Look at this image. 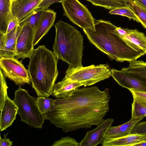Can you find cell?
I'll return each mask as SVG.
<instances>
[{
  "mask_svg": "<svg viewBox=\"0 0 146 146\" xmlns=\"http://www.w3.org/2000/svg\"><path fill=\"white\" fill-rule=\"evenodd\" d=\"M132 133H140L146 136V121L137 123L134 127Z\"/></svg>",
  "mask_w": 146,
  "mask_h": 146,
  "instance_id": "f546056e",
  "label": "cell"
},
{
  "mask_svg": "<svg viewBox=\"0 0 146 146\" xmlns=\"http://www.w3.org/2000/svg\"><path fill=\"white\" fill-rule=\"evenodd\" d=\"M11 0H0V33L6 34L8 23L13 18L11 11Z\"/></svg>",
  "mask_w": 146,
  "mask_h": 146,
  "instance_id": "ffe728a7",
  "label": "cell"
},
{
  "mask_svg": "<svg viewBox=\"0 0 146 146\" xmlns=\"http://www.w3.org/2000/svg\"><path fill=\"white\" fill-rule=\"evenodd\" d=\"M43 0H14L11 3L13 17L19 22L28 16L36 9Z\"/></svg>",
  "mask_w": 146,
  "mask_h": 146,
  "instance_id": "4fadbf2b",
  "label": "cell"
},
{
  "mask_svg": "<svg viewBox=\"0 0 146 146\" xmlns=\"http://www.w3.org/2000/svg\"><path fill=\"white\" fill-rule=\"evenodd\" d=\"M111 76L110 66L107 64L92 65L65 73L63 79L80 84L84 87L92 85Z\"/></svg>",
  "mask_w": 146,
  "mask_h": 146,
  "instance_id": "8992f818",
  "label": "cell"
},
{
  "mask_svg": "<svg viewBox=\"0 0 146 146\" xmlns=\"http://www.w3.org/2000/svg\"><path fill=\"white\" fill-rule=\"evenodd\" d=\"M109 13L111 14L126 17L130 19H132L139 23L134 13L129 7L116 8L111 10L109 12Z\"/></svg>",
  "mask_w": 146,
  "mask_h": 146,
  "instance_id": "d4e9b609",
  "label": "cell"
},
{
  "mask_svg": "<svg viewBox=\"0 0 146 146\" xmlns=\"http://www.w3.org/2000/svg\"><path fill=\"white\" fill-rule=\"evenodd\" d=\"M65 16L83 29L95 30V20L86 6L78 0H64L61 2Z\"/></svg>",
  "mask_w": 146,
  "mask_h": 146,
  "instance_id": "52a82bcc",
  "label": "cell"
},
{
  "mask_svg": "<svg viewBox=\"0 0 146 146\" xmlns=\"http://www.w3.org/2000/svg\"><path fill=\"white\" fill-rule=\"evenodd\" d=\"M28 71L32 87L38 97L53 94L58 72V59L44 45L34 49L29 57Z\"/></svg>",
  "mask_w": 146,
  "mask_h": 146,
  "instance_id": "3957f363",
  "label": "cell"
},
{
  "mask_svg": "<svg viewBox=\"0 0 146 146\" xmlns=\"http://www.w3.org/2000/svg\"><path fill=\"white\" fill-rule=\"evenodd\" d=\"M145 117L131 118L122 125L116 126H111L105 135L103 141L121 137L132 133L136 125Z\"/></svg>",
  "mask_w": 146,
  "mask_h": 146,
  "instance_id": "5bb4252c",
  "label": "cell"
},
{
  "mask_svg": "<svg viewBox=\"0 0 146 146\" xmlns=\"http://www.w3.org/2000/svg\"><path fill=\"white\" fill-rule=\"evenodd\" d=\"M20 86L15 92L13 101L18 108L17 113L21 121L32 127L42 128L46 119L45 114L40 112L36 103V98L31 96Z\"/></svg>",
  "mask_w": 146,
  "mask_h": 146,
  "instance_id": "5b68a950",
  "label": "cell"
},
{
  "mask_svg": "<svg viewBox=\"0 0 146 146\" xmlns=\"http://www.w3.org/2000/svg\"><path fill=\"white\" fill-rule=\"evenodd\" d=\"M64 0H43L38 6V7L43 9H48L52 4L56 3H61Z\"/></svg>",
  "mask_w": 146,
  "mask_h": 146,
  "instance_id": "4dcf8cb0",
  "label": "cell"
},
{
  "mask_svg": "<svg viewBox=\"0 0 146 146\" xmlns=\"http://www.w3.org/2000/svg\"><path fill=\"white\" fill-rule=\"evenodd\" d=\"M114 121L112 118L104 119L96 128L87 131L80 146H96L103 142L105 135Z\"/></svg>",
  "mask_w": 146,
  "mask_h": 146,
  "instance_id": "8fae6325",
  "label": "cell"
},
{
  "mask_svg": "<svg viewBox=\"0 0 146 146\" xmlns=\"http://www.w3.org/2000/svg\"><path fill=\"white\" fill-rule=\"evenodd\" d=\"M19 21L17 19L13 17L8 23L7 33H9L13 30L19 24Z\"/></svg>",
  "mask_w": 146,
  "mask_h": 146,
  "instance_id": "d6a6232c",
  "label": "cell"
},
{
  "mask_svg": "<svg viewBox=\"0 0 146 146\" xmlns=\"http://www.w3.org/2000/svg\"><path fill=\"white\" fill-rule=\"evenodd\" d=\"M0 106L1 111L2 109L5 98L7 95V89L8 87L5 81V77L4 75L2 70L0 68Z\"/></svg>",
  "mask_w": 146,
  "mask_h": 146,
  "instance_id": "4316f807",
  "label": "cell"
},
{
  "mask_svg": "<svg viewBox=\"0 0 146 146\" xmlns=\"http://www.w3.org/2000/svg\"><path fill=\"white\" fill-rule=\"evenodd\" d=\"M22 27L18 24L10 32L6 34V45L3 50L0 53V57H11L16 56L17 38Z\"/></svg>",
  "mask_w": 146,
  "mask_h": 146,
  "instance_id": "d6986e66",
  "label": "cell"
},
{
  "mask_svg": "<svg viewBox=\"0 0 146 146\" xmlns=\"http://www.w3.org/2000/svg\"><path fill=\"white\" fill-rule=\"evenodd\" d=\"M129 7L134 13L139 22L146 29V9L140 6L133 1L130 4Z\"/></svg>",
  "mask_w": 146,
  "mask_h": 146,
  "instance_id": "603a6c76",
  "label": "cell"
},
{
  "mask_svg": "<svg viewBox=\"0 0 146 146\" xmlns=\"http://www.w3.org/2000/svg\"><path fill=\"white\" fill-rule=\"evenodd\" d=\"M56 13L53 10L44 9L34 29L33 47L36 45L53 25Z\"/></svg>",
  "mask_w": 146,
  "mask_h": 146,
  "instance_id": "7c38bea8",
  "label": "cell"
},
{
  "mask_svg": "<svg viewBox=\"0 0 146 146\" xmlns=\"http://www.w3.org/2000/svg\"><path fill=\"white\" fill-rule=\"evenodd\" d=\"M93 5L112 10L121 7H129L133 0H86Z\"/></svg>",
  "mask_w": 146,
  "mask_h": 146,
  "instance_id": "44dd1931",
  "label": "cell"
},
{
  "mask_svg": "<svg viewBox=\"0 0 146 146\" xmlns=\"http://www.w3.org/2000/svg\"><path fill=\"white\" fill-rule=\"evenodd\" d=\"M140 6L146 9V0H133Z\"/></svg>",
  "mask_w": 146,
  "mask_h": 146,
  "instance_id": "e575fe53",
  "label": "cell"
},
{
  "mask_svg": "<svg viewBox=\"0 0 146 146\" xmlns=\"http://www.w3.org/2000/svg\"><path fill=\"white\" fill-rule=\"evenodd\" d=\"M18 108L13 100L7 95L5 97L3 108L1 111L0 128L1 131L11 126L16 118Z\"/></svg>",
  "mask_w": 146,
  "mask_h": 146,
  "instance_id": "9a60e30c",
  "label": "cell"
},
{
  "mask_svg": "<svg viewBox=\"0 0 146 146\" xmlns=\"http://www.w3.org/2000/svg\"><path fill=\"white\" fill-rule=\"evenodd\" d=\"M129 90L131 93L133 99L146 107V92L132 89Z\"/></svg>",
  "mask_w": 146,
  "mask_h": 146,
  "instance_id": "f1b7e54d",
  "label": "cell"
},
{
  "mask_svg": "<svg viewBox=\"0 0 146 146\" xmlns=\"http://www.w3.org/2000/svg\"><path fill=\"white\" fill-rule=\"evenodd\" d=\"M146 141V136L138 133H131L125 136L103 141V146H134Z\"/></svg>",
  "mask_w": 146,
  "mask_h": 146,
  "instance_id": "e0dca14e",
  "label": "cell"
},
{
  "mask_svg": "<svg viewBox=\"0 0 146 146\" xmlns=\"http://www.w3.org/2000/svg\"><path fill=\"white\" fill-rule=\"evenodd\" d=\"M0 67L5 77L13 81L17 85L30 84L28 70L22 63L14 57H0Z\"/></svg>",
  "mask_w": 146,
  "mask_h": 146,
  "instance_id": "ba28073f",
  "label": "cell"
},
{
  "mask_svg": "<svg viewBox=\"0 0 146 146\" xmlns=\"http://www.w3.org/2000/svg\"><path fill=\"white\" fill-rule=\"evenodd\" d=\"M82 86L80 83L72 82L63 78L55 84L53 96L58 98H68Z\"/></svg>",
  "mask_w": 146,
  "mask_h": 146,
  "instance_id": "ac0fdd59",
  "label": "cell"
},
{
  "mask_svg": "<svg viewBox=\"0 0 146 146\" xmlns=\"http://www.w3.org/2000/svg\"><path fill=\"white\" fill-rule=\"evenodd\" d=\"M146 146V141L141 143H138L135 146Z\"/></svg>",
  "mask_w": 146,
  "mask_h": 146,
  "instance_id": "d590c367",
  "label": "cell"
},
{
  "mask_svg": "<svg viewBox=\"0 0 146 146\" xmlns=\"http://www.w3.org/2000/svg\"><path fill=\"white\" fill-rule=\"evenodd\" d=\"M111 76L122 87L146 92V78L121 69H111Z\"/></svg>",
  "mask_w": 146,
  "mask_h": 146,
  "instance_id": "9c48e42d",
  "label": "cell"
},
{
  "mask_svg": "<svg viewBox=\"0 0 146 146\" xmlns=\"http://www.w3.org/2000/svg\"><path fill=\"white\" fill-rule=\"evenodd\" d=\"M44 9L38 7L25 19L20 22L19 25L21 27L27 25L34 29Z\"/></svg>",
  "mask_w": 146,
  "mask_h": 146,
  "instance_id": "7402d4cb",
  "label": "cell"
},
{
  "mask_svg": "<svg viewBox=\"0 0 146 146\" xmlns=\"http://www.w3.org/2000/svg\"><path fill=\"white\" fill-rule=\"evenodd\" d=\"M115 31L123 40L136 45L146 54V36L144 33L136 29H131L117 27Z\"/></svg>",
  "mask_w": 146,
  "mask_h": 146,
  "instance_id": "2e32d148",
  "label": "cell"
},
{
  "mask_svg": "<svg viewBox=\"0 0 146 146\" xmlns=\"http://www.w3.org/2000/svg\"><path fill=\"white\" fill-rule=\"evenodd\" d=\"M52 146H80V143L74 139L67 136L54 141Z\"/></svg>",
  "mask_w": 146,
  "mask_h": 146,
  "instance_id": "83f0119b",
  "label": "cell"
},
{
  "mask_svg": "<svg viewBox=\"0 0 146 146\" xmlns=\"http://www.w3.org/2000/svg\"><path fill=\"white\" fill-rule=\"evenodd\" d=\"M117 27L102 19L95 21V30L83 29L89 42L111 60L123 62L137 60L145 53L116 32Z\"/></svg>",
  "mask_w": 146,
  "mask_h": 146,
  "instance_id": "7a4b0ae2",
  "label": "cell"
},
{
  "mask_svg": "<svg viewBox=\"0 0 146 146\" xmlns=\"http://www.w3.org/2000/svg\"><path fill=\"white\" fill-rule=\"evenodd\" d=\"M131 118L146 116V107L134 99L131 105Z\"/></svg>",
  "mask_w": 146,
  "mask_h": 146,
  "instance_id": "484cf974",
  "label": "cell"
},
{
  "mask_svg": "<svg viewBox=\"0 0 146 146\" xmlns=\"http://www.w3.org/2000/svg\"><path fill=\"white\" fill-rule=\"evenodd\" d=\"M110 98L108 89L79 88L69 97L55 99L45 119L65 133L98 126L109 111Z\"/></svg>",
  "mask_w": 146,
  "mask_h": 146,
  "instance_id": "6da1fadb",
  "label": "cell"
},
{
  "mask_svg": "<svg viewBox=\"0 0 146 146\" xmlns=\"http://www.w3.org/2000/svg\"><path fill=\"white\" fill-rule=\"evenodd\" d=\"M14 0H11V2H12V1H13Z\"/></svg>",
  "mask_w": 146,
  "mask_h": 146,
  "instance_id": "8d00e7d4",
  "label": "cell"
},
{
  "mask_svg": "<svg viewBox=\"0 0 146 146\" xmlns=\"http://www.w3.org/2000/svg\"><path fill=\"white\" fill-rule=\"evenodd\" d=\"M4 134L3 135V138H2L1 136L0 137V146H10L13 145V142L10 141V139L7 138V134Z\"/></svg>",
  "mask_w": 146,
  "mask_h": 146,
  "instance_id": "1f68e13d",
  "label": "cell"
},
{
  "mask_svg": "<svg viewBox=\"0 0 146 146\" xmlns=\"http://www.w3.org/2000/svg\"><path fill=\"white\" fill-rule=\"evenodd\" d=\"M6 43V35L0 33V53L4 49Z\"/></svg>",
  "mask_w": 146,
  "mask_h": 146,
  "instance_id": "836d02e7",
  "label": "cell"
},
{
  "mask_svg": "<svg viewBox=\"0 0 146 146\" xmlns=\"http://www.w3.org/2000/svg\"><path fill=\"white\" fill-rule=\"evenodd\" d=\"M34 29L31 27L23 26L18 34L16 44V56L17 59L29 58L34 47L33 42Z\"/></svg>",
  "mask_w": 146,
  "mask_h": 146,
  "instance_id": "30bf717a",
  "label": "cell"
},
{
  "mask_svg": "<svg viewBox=\"0 0 146 146\" xmlns=\"http://www.w3.org/2000/svg\"><path fill=\"white\" fill-rule=\"evenodd\" d=\"M55 27L53 52L58 59L68 64L65 73L83 66V36L75 27L61 20L56 23Z\"/></svg>",
  "mask_w": 146,
  "mask_h": 146,
  "instance_id": "277c9868",
  "label": "cell"
},
{
  "mask_svg": "<svg viewBox=\"0 0 146 146\" xmlns=\"http://www.w3.org/2000/svg\"><path fill=\"white\" fill-rule=\"evenodd\" d=\"M47 98L40 96L36 98V104L40 112L42 114H45L49 111L55 101V100Z\"/></svg>",
  "mask_w": 146,
  "mask_h": 146,
  "instance_id": "cb8c5ba5",
  "label": "cell"
}]
</instances>
